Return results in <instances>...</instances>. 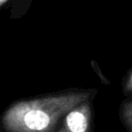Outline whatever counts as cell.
Instances as JSON below:
<instances>
[{
    "mask_svg": "<svg viewBox=\"0 0 132 132\" xmlns=\"http://www.w3.org/2000/svg\"><path fill=\"white\" fill-rule=\"evenodd\" d=\"M97 90H67L12 103L1 117L2 132H57L66 114L93 100Z\"/></svg>",
    "mask_w": 132,
    "mask_h": 132,
    "instance_id": "obj_1",
    "label": "cell"
},
{
    "mask_svg": "<svg viewBox=\"0 0 132 132\" xmlns=\"http://www.w3.org/2000/svg\"><path fill=\"white\" fill-rule=\"evenodd\" d=\"M57 132H94L93 100H88L70 110Z\"/></svg>",
    "mask_w": 132,
    "mask_h": 132,
    "instance_id": "obj_2",
    "label": "cell"
},
{
    "mask_svg": "<svg viewBox=\"0 0 132 132\" xmlns=\"http://www.w3.org/2000/svg\"><path fill=\"white\" fill-rule=\"evenodd\" d=\"M119 114L125 129L132 132V99H127L121 103Z\"/></svg>",
    "mask_w": 132,
    "mask_h": 132,
    "instance_id": "obj_3",
    "label": "cell"
},
{
    "mask_svg": "<svg viewBox=\"0 0 132 132\" xmlns=\"http://www.w3.org/2000/svg\"><path fill=\"white\" fill-rule=\"evenodd\" d=\"M123 92L126 95H132V70L129 71L123 80Z\"/></svg>",
    "mask_w": 132,
    "mask_h": 132,
    "instance_id": "obj_4",
    "label": "cell"
},
{
    "mask_svg": "<svg viewBox=\"0 0 132 132\" xmlns=\"http://www.w3.org/2000/svg\"><path fill=\"white\" fill-rule=\"evenodd\" d=\"M7 1H8V0H0V7H1V6H2L4 3H6Z\"/></svg>",
    "mask_w": 132,
    "mask_h": 132,
    "instance_id": "obj_5",
    "label": "cell"
}]
</instances>
